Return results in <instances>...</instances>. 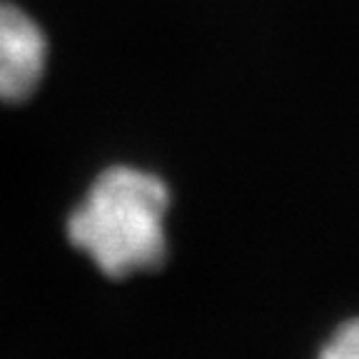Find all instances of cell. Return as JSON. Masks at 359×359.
Listing matches in <instances>:
<instances>
[{"instance_id":"cell-2","label":"cell","mask_w":359,"mask_h":359,"mask_svg":"<svg viewBox=\"0 0 359 359\" xmlns=\"http://www.w3.org/2000/svg\"><path fill=\"white\" fill-rule=\"evenodd\" d=\"M48 67V38L33 15L0 0V102H22L40 88Z\"/></svg>"},{"instance_id":"cell-1","label":"cell","mask_w":359,"mask_h":359,"mask_svg":"<svg viewBox=\"0 0 359 359\" xmlns=\"http://www.w3.org/2000/svg\"><path fill=\"white\" fill-rule=\"evenodd\" d=\"M170 200V187L160 175L112 165L93 180L70 212L67 240L112 280L157 269L168 257Z\"/></svg>"},{"instance_id":"cell-3","label":"cell","mask_w":359,"mask_h":359,"mask_svg":"<svg viewBox=\"0 0 359 359\" xmlns=\"http://www.w3.org/2000/svg\"><path fill=\"white\" fill-rule=\"evenodd\" d=\"M320 359H359V317L337 327V332L322 347Z\"/></svg>"}]
</instances>
